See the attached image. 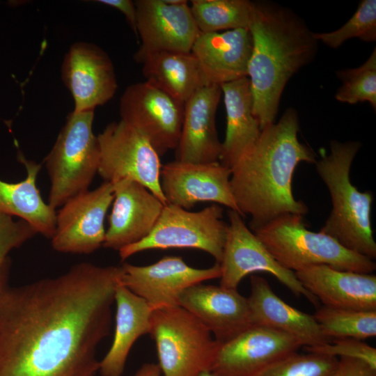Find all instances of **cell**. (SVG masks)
Masks as SVG:
<instances>
[{"label":"cell","mask_w":376,"mask_h":376,"mask_svg":"<svg viewBox=\"0 0 376 376\" xmlns=\"http://www.w3.org/2000/svg\"><path fill=\"white\" fill-rule=\"evenodd\" d=\"M10 264L0 271V376H97L120 267L81 263L16 286Z\"/></svg>","instance_id":"obj_1"},{"label":"cell","mask_w":376,"mask_h":376,"mask_svg":"<svg viewBox=\"0 0 376 376\" xmlns=\"http://www.w3.org/2000/svg\"><path fill=\"white\" fill-rule=\"evenodd\" d=\"M297 111L287 109L278 122L261 130L253 144L230 169V188L242 217L250 215L251 231L276 217L304 216L306 203L292 190L293 174L302 162L315 164V152L299 141Z\"/></svg>","instance_id":"obj_2"},{"label":"cell","mask_w":376,"mask_h":376,"mask_svg":"<svg viewBox=\"0 0 376 376\" xmlns=\"http://www.w3.org/2000/svg\"><path fill=\"white\" fill-rule=\"evenodd\" d=\"M249 30L252 50L247 77L253 113L262 130L275 123L288 81L312 61L318 41L294 12L268 1L253 2Z\"/></svg>","instance_id":"obj_3"},{"label":"cell","mask_w":376,"mask_h":376,"mask_svg":"<svg viewBox=\"0 0 376 376\" xmlns=\"http://www.w3.org/2000/svg\"><path fill=\"white\" fill-rule=\"evenodd\" d=\"M361 147L359 141L333 140L329 153L320 150V159L315 164L329 191L332 209L320 232L373 260L376 258L370 221L373 194L359 191L350 176L352 164Z\"/></svg>","instance_id":"obj_4"},{"label":"cell","mask_w":376,"mask_h":376,"mask_svg":"<svg viewBox=\"0 0 376 376\" xmlns=\"http://www.w3.org/2000/svg\"><path fill=\"white\" fill-rule=\"evenodd\" d=\"M253 232L282 267L294 272L316 265L367 274L376 269L373 260L323 233L308 230L299 214H282Z\"/></svg>","instance_id":"obj_5"},{"label":"cell","mask_w":376,"mask_h":376,"mask_svg":"<svg viewBox=\"0 0 376 376\" xmlns=\"http://www.w3.org/2000/svg\"><path fill=\"white\" fill-rule=\"evenodd\" d=\"M93 119L94 111L70 112L45 158L50 180L48 204L55 210L88 190L98 172L100 146Z\"/></svg>","instance_id":"obj_6"},{"label":"cell","mask_w":376,"mask_h":376,"mask_svg":"<svg viewBox=\"0 0 376 376\" xmlns=\"http://www.w3.org/2000/svg\"><path fill=\"white\" fill-rule=\"evenodd\" d=\"M164 376H198L210 370L218 343L180 306L154 310L149 334Z\"/></svg>","instance_id":"obj_7"},{"label":"cell","mask_w":376,"mask_h":376,"mask_svg":"<svg viewBox=\"0 0 376 376\" xmlns=\"http://www.w3.org/2000/svg\"><path fill=\"white\" fill-rule=\"evenodd\" d=\"M223 215L224 210L217 204L198 212L166 204L150 233L119 250V256L124 260L150 249H196L207 252L219 264L228 230Z\"/></svg>","instance_id":"obj_8"},{"label":"cell","mask_w":376,"mask_h":376,"mask_svg":"<svg viewBox=\"0 0 376 376\" xmlns=\"http://www.w3.org/2000/svg\"><path fill=\"white\" fill-rule=\"evenodd\" d=\"M97 137L100 146L97 173L104 181L133 180L166 204L160 185V156L142 134L120 120L108 124Z\"/></svg>","instance_id":"obj_9"},{"label":"cell","mask_w":376,"mask_h":376,"mask_svg":"<svg viewBox=\"0 0 376 376\" xmlns=\"http://www.w3.org/2000/svg\"><path fill=\"white\" fill-rule=\"evenodd\" d=\"M228 230L221 263L220 286L237 289L249 274L269 273L297 297H304L316 306L317 298L299 281L294 272L282 267L256 234L244 224L242 216L229 210Z\"/></svg>","instance_id":"obj_10"},{"label":"cell","mask_w":376,"mask_h":376,"mask_svg":"<svg viewBox=\"0 0 376 376\" xmlns=\"http://www.w3.org/2000/svg\"><path fill=\"white\" fill-rule=\"evenodd\" d=\"M119 111L120 120L142 134L160 157L176 148L184 104L145 81L125 88Z\"/></svg>","instance_id":"obj_11"},{"label":"cell","mask_w":376,"mask_h":376,"mask_svg":"<svg viewBox=\"0 0 376 376\" xmlns=\"http://www.w3.org/2000/svg\"><path fill=\"white\" fill-rule=\"evenodd\" d=\"M113 201V184L107 181L68 199L56 213L52 248L61 253L89 254L103 246L104 219Z\"/></svg>","instance_id":"obj_12"},{"label":"cell","mask_w":376,"mask_h":376,"mask_svg":"<svg viewBox=\"0 0 376 376\" xmlns=\"http://www.w3.org/2000/svg\"><path fill=\"white\" fill-rule=\"evenodd\" d=\"M120 269L121 284L143 299L153 311L179 306V298L187 288L221 276L218 263L198 269L173 256L144 266L125 263Z\"/></svg>","instance_id":"obj_13"},{"label":"cell","mask_w":376,"mask_h":376,"mask_svg":"<svg viewBox=\"0 0 376 376\" xmlns=\"http://www.w3.org/2000/svg\"><path fill=\"white\" fill-rule=\"evenodd\" d=\"M301 346L285 333L251 325L233 338L218 343L210 371L213 376H256Z\"/></svg>","instance_id":"obj_14"},{"label":"cell","mask_w":376,"mask_h":376,"mask_svg":"<svg viewBox=\"0 0 376 376\" xmlns=\"http://www.w3.org/2000/svg\"><path fill=\"white\" fill-rule=\"evenodd\" d=\"M230 169L219 162L175 160L162 164L160 185L166 204L187 210L198 202H212L240 214L230 188Z\"/></svg>","instance_id":"obj_15"},{"label":"cell","mask_w":376,"mask_h":376,"mask_svg":"<svg viewBox=\"0 0 376 376\" xmlns=\"http://www.w3.org/2000/svg\"><path fill=\"white\" fill-rule=\"evenodd\" d=\"M61 77L74 100V112L94 111L109 101L118 84L109 55L91 42L73 43L65 54Z\"/></svg>","instance_id":"obj_16"},{"label":"cell","mask_w":376,"mask_h":376,"mask_svg":"<svg viewBox=\"0 0 376 376\" xmlns=\"http://www.w3.org/2000/svg\"><path fill=\"white\" fill-rule=\"evenodd\" d=\"M136 36L141 45L134 60L151 52H190L200 33L187 1L171 5L164 0H138Z\"/></svg>","instance_id":"obj_17"},{"label":"cell","mask_w":376,"mask_h":376,"mask_svg":"<svg viewBox=\"0 0 376 376\" xmlns=\"http://www.w3.org/2000/svg\"><path fill=\"white\" fill-rule=\"evenodd\" d=\"M113 207L103 246L119 251L148 236L164 204L139 182L124 178L111 182Z\"/></svg>","instance_id":"obj_18"},{"label":"cell","mask_w":376,"mask_h":376,"mask_svg":"<svg viewBox=\"0 0 376 376\" xmlns=\"http://www.w3.org/2000/svg\"><path fill=\"white\" fill-rule=\"evenodd\" d=\"M179 306L194 315L219 344L252 325L247 298L237 289L201 283L181 294Z\"/></svg>","instance_id":"obj_19"},{"label":"cell","mask_w":376,"mask_h":376,"mask_svg":"<svg viewBox=\"0 0 376 376\" xmlns=\"http://www.w3.org/2000/svg\"><path fill=\"white\" fill-rule=\"evenodd\" d=\"M220 86L197 90L184 104L182 128L175 148V160L192 163L219 162L221 142L216 127Z\"/></svg>","instance_id":"obj_20"},{"label":"cell","mask_w":376,"mask_h":376,"mask_svg":"<svg viewBox=\"0 0 376 376\" xmlns=\"http://www.w3.org/2000/svg\"><path fill=\"white\" fill-rule=\"evenodd\" d=\"M295 274L304 288L323 306L376 311V276L373 273H359L316 265Z\"/></svg>","instance_id":"obj_21"},{"label":"cell","mask_w":376,"mask_h":376,"mask_svg":"<svg viewBox=\"0 0 376 376\" xmlns=\"http://www.w3.org/2000/svg\"><path fill=\"white\" fill-rule=\"evenodd\" d=\"M247 297L252 325L264 326L285 333L302 346L315 347L330 343L322 333L313 315L282 300L264 278L253 275Z\"/></svg>","instance_id":"obj_22"},{"label":"cell","mask_w":376,"mask_h":376,"mask_svg":"<svg viewBox=\"0 0 376 376\" xmlns=\"http://www.w3.org/2000/svg\"><path fill=\"white\" fill-rule=\"evenodd\" d=\"M252 50L248 29L198 34L191 52L209 84H224L247 77Z\"/></svg>","instance_id":"obj_23"},{"label":"cell","mask_w":376,"mask_h":376,"mask_svg":"<svg viewBox=\"0 0 376 376\" xmlns=\"http://www.w3.org/2000/svg\"><path fill=\"white\" fill-rule=\"evenodd\" d=\"M116 313L113 342L100 361L102 376H121L131 348L141 336L150 334L153 309L121 284L115 293Z\"/></svg>","instance_id":"obj_24"},{"label":"cell","mask_w":376,"mask_h":376,"mask_svg":"<svg viewBox=\"0 0 376 376\" xmlns=\"http://www.w3.org/2000/svg\"><path fill=\"white\" fill-rule=\"evenodd\" d=\"M226 113V130L219 162L231 169L258 140V120L253 113L249 80L244 77L220 86Z\"/></svg>","instance_id":"obj_25"},{"label":"cell","mask_w":376,"mask_h":376,"mask_svg":"<svg viewBox=\"0 0 376 376\" xmlns=\"http://www.w3.org/2000/svg\"><path fill=\"white\" fill-rule=\"evenodd\" d=\"M135 61L141 64L146 81L182 104L197 90L210 85L191 52H155Z\"/></svg>","instance_id":"obj_26"},{"label":"cell","mask_w":376,"mask_h":376,"mask_svg":"<svg viewBox=\"0 0 376 376\" xmlns=\"http://www.w3.org/2000/svg\"><path fill=\"white\" fill-rule=\"evenodd\" d=\"M26 169V178L17 182L0 179V213L28 222L38 233L51 239L56 227V210L44 201L37 187L41 164L18 153Z\"/></svg>","instance_id":"obj_27"},{"label":"cell","mask_w":376,"mask_h":376,"mask_svg":"<svg viewBox=\"0 0 376 376\" xmlns=\"http://www.w3.org/2000/svg\"><path fill=\"white\" fill-rule=\"evenodd\" d=\"M253 1L248 0H192L190 9L201 33L248 29Z\"/></svg>","instance_id":"obj_28"},{"label":"cell","mask_w":376,"mask_h":376,"mask_svg":"<svg viewBox=\"0 0 376 376\" xmlns=\"http://www.w3.org/2000/svg\"><path fill=\"white\" fill-rule=\"evenodd\" d=\"M327 338L359 340L376 336V311H358L320 307L313 315Z\"/></svg>","instance_id":"obj_29"},{"label":"cell","mask_w":376,"mask_h":376,"mask_svg":"<svg viewBox=\"0 0 376 376\" xmlns=\"http://www.w3.org/2000/svg\"><path fill=\"white\" fill-rule=\"evenodd\" d=\"M336 74L342 81L335 95L338 101L350 104L368 102L376 109V48L359 67L339 70Z\"/></svg>","instance_id":"obj_30"},{"label":"cell","mask_w":376,"mask_h":376,"mask_svg":"<svg viewBox=\"0 0 376 376\" xmlns=\"http://www.w3.org/2000/svg\"><path fill=\"white\" fill-rule=\"evenodd\" d=\"M317 41L337 49L351 38L371 42L376 40V1L362 0L349 20L339 29L324 33H313Z\"/></svg>","instance_id":"obj_31"},{"label":"cell","mask_w":376,"mask_h":376,"mask_svg":"<svg viewBox=\"0 0 376 376\" xmlns=\"http://www.w3.org/2000/svg\"><path fill=\"white\" fill-rule=\"evenodd\" d=\"M338 362L336 357L295 352L272 364L256 376H332Z\"/></svg>","instance_id":"obj_32"},{"label":"cell","mask_w":376,"mask_h":376,"mask_svg":"<svg viewBox=\"0 0 376 376\" xmlns=\"http://www.w3.org/2000/svg\"><path fill=\"white\" fill-rule=\"evenodd\" d=\"M38 233L28 222L0 213V271L10 261L9 254Z\"/></svg>","instance_id":"obj_33"},{"label":"cell","mask_w":376,"mask_h":376,"mask_svg":"<svg viewBox=\"0 0 376 376\" xmlns=\"http://www.w3.org/2000/svg\"><path fill=\"white\" fill-rule=\"evenodd\" d=\"M307 352L332 357H347L363 361L376 369V349L362 340L345 338L315 347H305Z\"/></svg>","instance_id":"obj_34"},{"label":"cell","mask_w":376,"mask_h":376,"mask_svg":"<svg viewBox=\"0 0 376 376\" xmlns=\"http://www.w3.org/2000/svg\"><path fill=\"white\" fill-rule=\"evenodd\" d=\"M332 376H376V369L366 362L347 357H340Z\"/></svg>","instance_id":"obj_35"},{"label":"cell","mask_w":376,"mask_h":376,"mask_svg":"<svg viewBox=\"0 0 376 376\" xmlns=\"http://www.w3.org/2000/svg\"><path fill=\"white\" fill-rule=\"evenodd\" d=\"M96 1L123 13L132 29L136 35V10L134 1L131 0H98Z\"/></svg>","instance_id":"obj_36"},{"label":"cell","mask_w":376,"mask_h":376,"mask_svg":"<svg viewBox=\"0 0 376 376\" xmlns=\"http://www.w3.org/2000/svg\"><path fill=\"white\" fill-rule=\"evenodd\" d=\"M134 376H164L158 364L146 363L136 371Z\"/></svg>","instance_id":"obj_37"},{"label":"cell","mask_w":376,"mask_h":376,"mask_svg":"<svg viewBox=\"0 0 376 376\" xmlns=\"http://www.w3.org/2000/svg\"><path fill=\"white\" fill-rule=\"evenodd\" d=\"M166 3L171 4V5H180L185 2H186V0H164Z\"/></svg>","instance_id":"obj_38"},{"label":"cell","mask_w":376,"mask_h":376,"mask_svg":"<svg viewBox=\"0 0 376 376\" xmlns=\"http://www.w3.org/2000/svg\"><path fill=\"white\" fill-rule=\"evenodd\" d=\"M198 376H213L210 370H205L202 372Z\"/></svg>","instance_id":"obj_39"}]
</instances>
